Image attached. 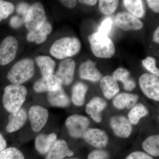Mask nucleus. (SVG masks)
<instances>
[{
	"instance_id": "obj_29",
	"label": "nucleus",
	"mask_w": 159,
	"mask_h": 159,
	"mask_svg": "<svg viewBox=\"0 0 159 159\" xmlns=\"http://www.w3.org/2000/svg\"><path fill=\"white\" fill-rule=\"evenodd\" d=\"M142 148L151 156L159 157V135L150 136L145 139L142 143Z\"/></svg>"
},
{
	"instance_id": "obj_23",
	"label": "nucleus",
	"mask_w": 159,
	"mask_h": 159,
	"mask_svg": "<svg viewBox=\"0 0 159 159\" xmlns=\"http://www.w3.org/2000/svg\"><path fill=\"white\" fill-rule=\"evenodd\" d=\"M34 62L39 68L42 76L54 74L56 62L52 57L47 55H39L35 57Z\"/></svg>"
},
{
	"instance_id": "obj_42",
	"label": "nucleus",
	"mask_w": 159,
	"mask_h": 159,
	"mask_svg": "<svg viewBox=\"0 0 159 159\" xmlns=\"http://www.w3.org/2000/svg\"><path fill=\"white\" fill-rule=\"evenodd\" d=\"M80 3L89 6H95L97 4V0H80L78 1Z\"/></svg>"
},
{
	"instance_id": "obj_35",
	"label": "nucleus",
	"mask_w": 159,
	"mask_h": 159,
	"mask_svg": "<svg viewBox=\"0 0 159 159\" xmlns=\"http://www.w3.org/2000/svg\"><path fill=\"white\" fill-rule=\"evenodd\" d=\"M108 152L102 149H97L91 152L87 159H109Z\"/></svg>"
},
{
	"instance_id": "obj_31",
	"label": "nucleus",
	"mask_w": 159,
	"mask_h": 159,
	"mask_svg": "<svg viewBox=\"0 0 159 159\" xmlns=\"http://www.w3.org/2000/svg\"><path fill=\"white\" fill-rule=\"evenodd\" d=\"M15 9V7L13 3L0 0V22L9 17L14 12Z\"/></svg>"
},
{
	"instance_id": "obj_37",
	"label": "nucleus",
	"mask_w": 159,
	"mask_h": 159,
	"mask_svg": "<svg viewBox=\"0 0 159 159\" xmlns=\"http://www.w3.org/2000/svg\"><path fill=\"white\" fill-rule=\"evenodd\" d=\"M9 25L13 29H18L24 25V18L19 16H13L10 19Z\"/></svg>"
},
{
	"instance_id": "obj_14",
	"label": "nucleus",
	"mask_w": 159,
	"mask_h": 159,
	"mask_svg": "<svg viewBox=\"0 0 159 159\" xmlns=\"http://www.w3.org/2000/svg\"><path fill=\"white\" fill-rule=\"evenodd\" d=\"M110 123L114 134L116 136L124 139L130 136L133 127L127 118L123 116H114L111 118Z\"/></svg>"
},
{
	"instance_id": "obj_32",
	"label": "nucleus",
	"mask_w": 159,
	"mask_h": 159,
	"mask_svg": "<svg viewBox=\"0 0 159 159\" xmlns=\"http://www.w3.org/2000/svg\"><path fill=\"white\" fill-rule=\"evenodd\" d=\"M0 159H25L22 152L18 148L9 147L0 152Z\"/></svg>"
},
{
	"instance_id": "obj_26",
	"label": "nucleus",
	"mask_w": 159,
	"mask_h": 159,
	"mask_svg": "<svg viewBox=\"0 0 159 159\" xmlns=\"http://www.w3.org/2000/svg\"><path fill=\"white\" fill-rule=\"evenodd\" d=\"M88 90L87 86L83 83L78 82L74 84L71 95V99L74 105L81 106L84 104Z\"/></svg>"
},
{
	"instance_id": "obj_39",
	"label": "nucleus",
	"mask_w": 159,
	"mask_h": 159,
	"mask_svg": "<svg viewBox=\"0 0 159 159\" xmlns=\"http://www.w3.org/2000/svg\"><path fill=\"white\" fill-rule=\"evenodd\" d=\"M59 2L66 8L73 9L77 6L78 1L76 0H61Z\"/></svg>"
},
{
	"instance_id": "obj_9",
	"label": "nucleus",
	"mask_w": 159,
	"mask_h": 159,
	"mask_svg": "<svg viewBox=\"0 0 159 159\" xmlns=\"http://www.w3.org/2000/svg\"><path fill=\"white\" fill-rule=\"evenodd\" d=\"M29 117L32 130L38 133L47 124L49 113L46 109L42 107L34 105L29 109Z\"/></svg>"
},
{
	"instance_id": "obj_27",
	"label": "nucleus",
	"mask_w": 159,
	"mask_h": 159,
	"mask_svg": "<svg viewBox=\"0 0 159 159\" xmlns=\"http://www.w3.org/2000/svg\"><path fill=\"white\" fill-rule=\"evenodd\" d=\"M149 111L147 107L141 103H137L129 112L128 120L131 124L135 125L143 117L148 115Z\"/></svg>"
},
{
	"instance_id": "obj_44",
	"label": "nucleus",
	"mask_w": 159,
	"mask_h": 159,
	"mask_svg": "<svg viewBox=\"0 0 159 159\" xmlns=\"http://www.w3.org/2000/svg\"><path fill=\"white\" fill-rule=\"evenodd\" d=\"M80 159L79 158H70V159Z\"/></svg>"
},
{
	"instance_id": "obj_25",
	"label": "nucleus",
	"mask_w": 159,
	"mask_h": 159,
	"mask_svg": "<svg viewBox=\"0 0 159 159\" xmlns=\"http://www.w3.org/2000/svg\"><path fill=\"white\" fill-rule=\"evenodd\" d=\"M112 76L117 81H120L123 83L125 90L132 91L136 87V83L131 77L130 72L127 69L119 68L114 72Z\"/></svg>"
},
{
	"instance_id": "obj_2",
	"label": "nucleus",
	"mask_w": 159,
	"mask_h": 159,
	"mask_svg": "<svg viewBox=\"0 0 159 159\" xmlns=\"http://www.w3.org/2000/svg\"><path fill=\"white\" fill-rule=\"evenodd\" d=\"M81 47L80 41L77 38L65 37L54 41L49 52L52 57L62 60L78 54Z\"/></svg>"
},
{
	"instance_id": "obj_40",
	"label": "nucleus",
	"mask_w": 159,
	"mask_h": 159,
	"mask_svg": "<svg viewBox=\"0 0 159 159\" xmlns=\"http://www.w3.org/2000/svg\"><path fill=\"white\" fill-rule=\"evenodd\" d=\"M147 2L149 8L154 12L159 13V1L158 0H147Z\"/></svg>"
},
{
	"instance_id": "obj_13",
	"label": "nucleus",
	"mask_w": 159,
	"mask_h": 159,
	"mask_svg": "<svg viewBox=\"0 0 159 159\" xmlns=\"http://www.w3.org/2000/svg\"><path fill=\"white\" fill-rule=\"evenodd\" d=\"M61 81L55 75L42 76L34 82L33 85L34 91L37 93L54 92L62 88Z\"/></svg>"
},
{
	"instance_id": "obj_11",
	"label": "nucleus",
	"mask_w": 159,
	"mask_h": 159,
	"mask_svg": "<svg viewBox=\"0 0 159 159\" xmlns=\"http://www.w3.org/2000/svg\"><path fill=\"white\" fill-rule=\"evenodd\" d=\"M76 62L72 58L62 60L60 62L58 69L55 74L62 85L67 86L70 84L74 77Z\"/></svg>"
},
{
	"instance_id": "obj_28",
	"label": "nucleus",
	"mask_w": 159,
	"mask_h": 159,
	"mask_svg": "<svg viewBox=\"0 0 159 159\" xmlns=\"http://www.w3.org/2000/svg\"><path fill=\"white\" fill-rule=\"evenodd\" d=\"M123 4L130 14L138 18L144 16L145 9L143 1L141 0H124Z\"/></svg>"
},
{
	"instance_id": "obj_17",
	"label": "nucleus",
	"mask_w": 159,
	"mask_h": 159,
	"mask_svg": "<svg viewBox=\"0 0 159 159\" xmlns=\"http://www.w3.org/2000/svg\"><path fill=\"white\" fill-rule=\"evenodd\" d=\"M74 154V152L70 149L66 142L59 139L55 142L51 150L46 154L45 159H63L66 157H72Z\"/></svg>"
},
{
	"instance_id": "obj_41",
	"label": "nucleus",
	"mask_w": 159,
	"mask_h": 159,
	"mask_svg": "<svg viewBox=\"0 0 159 159\" xmlns=\"http://www.w3.org/2000/svg\"><path fill=\"white\" fill-rule=\"evenodd\" d=\"M7 143L6 139L2 134H0V152L6 148Z\"/></svg>"
},
{
	"instance_id": "obj_30",
	"label": "nucleus",
	"mask_w": 159,
	"mask_h": 159,
	"mask_svg": "<svg viewBox=\"0 0 159 159\" xmlns=\"http://www.w3.org/2000/svg\"><path fill=\"white\" fill-rule=\"evenodd\" d=\"M99 9L102 14L109 15L113 13L119 6V1L116 0H100Z\"/></svg>"
},
{
	"instance_id": "obj_21",
	"label": "nucleus",
	"mask_w": 159,
	"mask_h": 159,
	"mask_svg": "<svg viewBox=\"0 0 159 159\" xmlns=\"http://www.w3.org/2000/svg\"><path fill=\"white\" fill-rule=\"evenodd\" d=\"M100 86L104 97L110 99L119 93L120 89L118 81L112 76H106L102 77Z\"/></svg>"
},
{
	"instance_id": "obj_4",
	"label": "nucleus",
	"mask_w": 159,
	"mask_h": 159,
	"mask_svg": "<svg viewBox=\"0 0 159 159\" xmlns=\"http://www.w3.org/2000/svg\"><path fill=\"white\" fill-rule=\"evenodd\" d=\"M92 52L96 57L102 58H109L112 57L116 49L112 41L107 36L95 32L89 36Z\"/></svg>"
},
{
	"instance_id": "obj_36",
	"label": "nucleus",
	"mask_w": 159,
	"mask_h": 159,
	"mask_svg": "<svg viewBox=\"0 0 159 159\" xmlns=\"http://www.w3.org/2000/svg\"><path fill=\"white\" fill-rule=\"evenodd\" d=\"M30 5L26 2L19 3L15 8L16 11L19 16L25 17L29 10Z\"/></svg>"
},
{
	"instance_id": "obj_7",
	"label": "nucleus",
	"mask_w": 159,
	"mask_h": 159,
	"mask_svg": "<svg viewBox=\"0 0 159 159\" xmlns=\"http://www.w3.org/2000/svg\"><path fill=\"white\" fill-rule=\"evenodd\" d=\"M89 119L82 115H75L69 116L66 121V125L70 135L74 139L83 137L84 134L89 126Z\"/></svg>"
},
{
	"instance_id": "obj_24",
	"label": "nucleus",
	"mask_w": 159,
	"mask_h": 159,
	"mask_svg": "<svg viewBox=\"0 0 159 159\" xmlns=\"http://www.w3.org/2000/svg\"><path fill=\"white\" fill-rule=\"evenodd\" d=\"M48 99L50 104L55 107H67L70 104V98L62 88L58 90L48 93Z\"/></svg>"
},
{
	"instance_id": "obj_22",
	"label": "nucleus",
	"mask_w": 159,
	"mask_h": 159,
	"mask_svg": "<svg viewBox=\"0 0 159 159\" xmlns=\"http://www.w3.org/2000/svg\"><path fill=\"white\" fill-rule=\"evenodd\" d=\"M52 29L53 27L51 23L47 20L38 31L33 33L28 32L26 35V39L29 42L41 44L47 40Z\"/></svg>"
},
{
	"instance_id": "obj_1",
	"label": "nucleus",
	"mask_w": 159,
	"mask_h": 159,
	"mask_svg": "<svg viewBox=\"0 0 159 159\" xmlns=\"http://www.w3.org/2000/svg\"><path fill=\"white\" fill-rule=\"evenodd\" d=\"M35 71L34 61L29 57H25L12 66L8 72L7 78L11 84L22 85L33 77Z\"/></svg>"
},
{
	"instance_id": "obj_19",
	"label": "nucleus",
	"mask_w": 159,
	"mask_h": 159,
	"mask_svg": "<svg viewBox=\"0 0 159 159\" xmlns=\"http://www.w3.org/2000/svg\"><path fill=\"white\" fill-rule=\"evenodd\" d=\"M57 140L56 134H39L35 138V148L41 154H47Z\"/></svg>"
},
{
	"instance_id": "obj_38",
	"label": "nucleus",
	"mask_w": 159,
	"mask_h": 159,
	"mask_svg": "<svg viewBox=\"0 0 159 159\" xmlns=\"http://www.w3.org/2000/svg\"><path fill=\"white\" fill-rule=\"evenodd\" d=\"M125 159H154L149 155L142 151H135L129 155Z\"/></svg>"
},
{
	"instance_id": "obj_6",
	"label": "nucleus",
	"mask_w": 159,
	"mask_h": 159,
	"mask_svg": "<svg viewBox=\"0 0 159 159\" xmlns=\"http://www.w3.org/2000/svg\"><path fill=\"white\" fill-rule=\"evenodd\" d=\"M19 43L12 35L6 36L0 44V65L6 66L12 62L16 56Z\"/></svg>"
},
{
	"instance_id": "obj_43",
	"label": "nucleus",
	"mask_w": 159,
	"mask_h": 159,
	"mask_svg": "<svg viewBox=\"0 0 159 159\" xmlns=\"http://www.w3.org/2000/svg\"><path fill=\"white\" fill-rule=\"evenodd\" d=\"M153 41L157 43H159V27H157L154 32Z\"/></svg>"
},
{
	"instance_id": "obj_8",
	"label": "nucleus",
	"mask_w": 159,
	"mask_h": 159,
	"mask_svg": "<svg viewBox=\"0 0 159 159\" xmlns=\"http://www.w3.org/2000/svg\"><path fill=\"white\" fill-rule=\"evenodd\" d=\"M139 84L144 94L156 101L159 100V79L152 74H142L139 79Z\"/></svg>"
},
{
	"instance_id": "obj_34",
	"label": "nucleus",
	"mask_w": 159,
	"mask_h": 159,
	"mask_svg": "<svg viewBox=\"0 0 159 159\" xmlns=\"http://www.w3.org/2000/svg\"><path fill=\"white\" fill-rule=\"evenodd\" d=\"M113 22L111 19L108 17L103 20L98 29V32L107 35L111 30Z\"/></svg>"
},
{
	"instance_id": "obj_20",
	"label": "nucleus",
	"mask_w": 159,
	"mask_h": 159,
	"mask_svg": "<svg viewBox=\"0 0 159 159\" xmlns=\"http://www.w3.org/2000/svg\"><path fill=\"white\" fill-rule=\"evenodd\" d=\"M139 97L136 94L121 93L114 97L113 103L115 107L122 110L126 108L131 109L137 104Z\"/></svg>"
},
{
	"instance_id": "obj_18",
	"label": "nucleus",
	"mask_w": 159,
	"mask_h": 159,
	"mask_svg": "<svg viewBox=\"0 0 159 159\" xmlns=\"http://www.w3.org/2000/svg\"><path fill=\"white\" fill-rule=\"evenodd\" d=\"M27 119L28 114L24 109L20 108L15 112L11 113L8 119L6 131L13 133L19 130L25 124Z\"/></svg>"
},
{
	"instance_id": "obj_12",
	"label": "nucleus",
	"mask_w": 159,
	"mask_h": 159,
	"mask_svg": "<svg viewBox=\"0 0 159 159\" xmlns=\"http://www.w3.org/2000/svg\"><path fill=\"white\" fill-rule=\"evenodd\" d=\"M83 138L89 144L98 149H102L108 144L107 134L104 130L98 128H89Z\"/></svg>"
},
{
	"instance_id": "obj_3",
	"label": "nucleus",
	"mask_w": 159,
	"mask_h": 159,
	"mask_svg": "<svg viewBox=\"0 0 159 159\" xmlns=\"http://www.w3.org/2000/svg\"><path fill=\"white\" fill-rule=\"evenodd\" d=\"M28 90L22 85L11 84L4 89L2 102L4 108L10 113L21 108L26 100Z\"/></svg>"
},
{
	"instance_id": "obj_10",
	"label": "nucleus",
	"mask_w": 159,
	"mask_h": 159,
	"mask_svg": "<svg viewBox=\"0 0 159 159\" xmlns=\"http://www.w3.org/2000/svg\"><path fill=\"white\" fill-rule=\"evenodd\" d=\"M115 23L118 28L125 31H137L144 26L141 20L126 11H121L117 14Z\"/></svg>"
},
{
	"instance_id": "obj_33",
	"label": "nucleus",
	"mask_w": 159,
	"mask_h": 159,
	"mask_svg": "<svg viewBox=\"0 0 159 159\" xmlns=\"http://www.w3.org/2000/svg\"><path fill=\"white\" fill-rule=\"evenodd\" d=\"M143 66L152 73V74L158 77L159 76V70L157 68V61L154 57H148L142 61Z\"/></svg>"
},
{
	"instance_id": "obj_15",
	"label": "nucleus",
	"mask_w": 159,
	"mask_h": 159,
	"mask_svg": "<svg viewBox=\"0 0 159 159\" xmlns=\"http://www.w3.org/2000/svg\"><path fill=\"white\" fill-rule=\"evenodd\" d=\"M96 62L91 60L82 62L79 67L80 77L93 82H97L102 79V74L96 68Z\"/></svg>"
},
{
	"instance_id": "obj_5",
	"label": "nucleus",
	"mask_w": 159,
	"mask_h": 159,
	"mask_svg": "<svg viewBox=\"0 0 159 159\" xmlns=\"http://www.w3.org/2000/svg\"><path fill=\"white\" fill-rule=\"evenodd\" d=\"M47 21L45 9L41 3L36 2L30 5L24 17V25L29 32L38 31Z\"/></svg>"
},
{
	"instance_id": "obj_16",
	"label": "nucleus",
	"mask_w": 159,
	"mask_h": 159,
	"mask_svg": "<svg viewBox=\"0 0 159 159\" xmlns=\"http://www.w3.org/2000/svg\"><path fill=\"white\" fill-rule=\"evenodd\" d=\"M107 106V102L100 97L92 98L85 107L86 112L97 123L102 121L101 113Z\"/></svg>"
}]
</instances>
